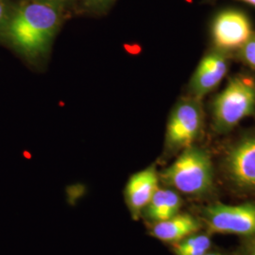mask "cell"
Instances as JSON below:
<instances>
[{
  "label": "cell",
  "mask_w": 255,
  "mask_h": 255,
  "mask_svg": "<svg viewBox=\"0 0 255 255\" xmlns=\"http://www.w3.org/2000/svg\"><path fill=\"white\" fill-rule=\"evenodd\" d=\"M60 22V5L46 0H26L10 10L0 37L20 54L35 59L49 48Z\"/></svg>",
  "instance_id": "cell-1"
},
{
  "label": "cell",
  "mask_w": 255,
  "mask_h": 255,
  "mask_svg": "<svg viewBox=\"0 0 255 255\" xmlns=\"http://www.w3.org/2000/svg\"><path fill=\"white\" fill-rule=\"evenodd\" d=\"M164 184L190 196H203L214 188V171L209 154L199 146H188L159 174Z\"/></svg>",
  "instance_id": "cell-2"
},
{
  "label": "cell",
  "mask_w": 255,
  "mask_h": 255,
  "mask_svg": "<svg viewBox=\"0 0 255 255\" xmlns=\"http://www.w3.org/2000/svg\"><path fill=\"white\" fill-rule=\"evenodd\" d=\"M214 128L228 132L248 117L255 114V81L248 76H237L213 102Z\"/></svg>",
  "instance_id": "cell-3"
},
{
  "label": "cell",
  "mask_w": 255,
  "mask_h": 255,
  "mask_svg": "<svg viewBox=\"0 0 255 255\" xmlns=\"http://www.w3.org/2000/svg\"><path fill=\"white\" fill-rule=\"evenodd\" d=\"M203 110L201 100L195 97L179 101L171 112L165 134V146L178 151L192 146L203 128Z\"/></svg>",
  "instance_id": "cell-4"
},
{
  "label": "cell",
  "mask_w": 255,
  "mask_h": 255,
  "mask_svg": "<svg viewBox=\"0 0 255 255\" xmlns=\"http://www.w3.org/2000/svg\"><path fill=\"white\" fill-rule=\"evenodd\" d=\"M201 213L202 220L211 234L255 236V202L239 205L216 203L204 207Z\"/></svg>",
  "instance_id": "cell-5"
},
{
  "label": "cell",
  "mask_w": 255,
  "mask_h": 255,
  "mask_svg": "<svg viewBox=\"0 0 255 255\" xmlns=\"http://www.w3.org/2000/svg\"><path fill=\"white\" fill-rule=\"evenodd\" d=\"M224 171L236 187L255 192V133L242 137L227 150Z\"/></svg>",
  "instance_id": "cell-6"
},
{
  "label": "cell",
  "mask_w": 255,
  "mask_h": 255,
  "mask_svg": "<svg viewBox=\"0 0 255 255\" xmlns=\"http://www.w3.org/2000/svg\"><path fill=\"white\" fill-rule=\"evenodd\" d=\"M253 34L246 14L237 9H226L215 17L212 36L218 50L228 52L241 48Z\"/></svg>",
  "instance_id": "cell-7"
},
{
  "label": "cell",
  "mask_w": 255,
  "mask_h": 255,
  "mask_svg": "<svg viewBox=\"0 0 255 255\" xmlns=\"http://www.w3.org/2000/svg\"><path fill=\"white\" fill-rule=\"evenodd\" d=\"M228 58L220 50L205 55L198 65L190 82L192 97L200 99L213 91L228 71Z\"/></svg>",
  "instance_id": "cell-8"
},
{
  "label": "cell",
  "mask_w": 255,
  "mask_h": 255,
  "mask_svg": "<svg viewBox=\"0 0 255 255\" xmlns=\"http://www.w3.org/2000/svg\"><path fill=\"white\" fill-rule=\"evenodd\" d=\"M159 174L154 165L133 174L125 187V199L133 219H137L159 188Z\"/></svg>",
  "instance_id": "cell-9"
},
{
  "label": "cell",
  "mask_w": 255,
  "mask_h": 255,
  "mask_svg": "<svg viewBox=\"0 0 255 255\" xmlns=\"http://www.w3.org/2000/svg\"><path fill=\"white\" fill-rule=\"evenodd\" d=\"M201 229V221L189 214H178L170 219L155 223L151 235L164 242L177 243L197 234Z\"/></svg>",
  "instance_id": "cell-10"
},
{
  "label": "cell",
  "mask_w": 255,
  "mask_h": 255,
  "mask_svg": "<svg viewBox=\"0 0 255 255\" xmlns=\"http://www.w3.org/2000/svg\"><path fill=\"white\" fill-rule=\"evenodd\" d=\"M182 206V199L171 189H161L155 192L143 214L146 219L158 223L178 215Z\"/></svg>",
  "instance_id": "cell-11"
},
{
  "label": "cell",
  "mask_w": 255,
  "mask_h": 255,
  "mask_svg": "<svg viewBox=\"0 0 255 255\" xmlns=\"http://www.w3.org/2000/svg\"><path fill=\"white\" fill-rule=\"evenodd\" d=\"M211 239L206 235H192L174 244L176 255H203L211 247Z\"/></svg>",
  "instance_id": "cell-12"
},
{
  "label": "cell",
  "mask_w": 255,
  "mask_h": 255,
  "mask_svg": "<svg viewBox=\"0 0 255 255\" xmlns=\"http://www.w3.org/2000/svg\"><path fill=\"white\" fill-rule=\"evenodd\" d=\"M238 50L241 61L255 70V33Z\"/></svg>",
  "instance_id": "cell-13"
},
{
  "label": "cell",
  "mask_w": 255,
  "mask_h": 255,
  "mask_svg": "<svg viewBox=\"0 0 255 255\" xmlns=\"http://www.w3.org/2000/svg\"><path fill=\"white\" fill-rule=\"evenodd\" d=\"M9 12H10V9H9L8 0H0V33L7 19L9 17Z\"/></svg>",
  "instance_id": "cell-14"
},
{
  "label": "cell",
  "mask_w": 255,
  "mask_h": 255,
  "mask_svg": "<svg viewBox=\"0 0 255 255\" xmlns=\"http://www.w3.org/2000/svg\"><path fill=\"white\" fill-rule=\"evenodd\" d=\"M114 0H84L86 7L92 9H103L107 8Z\"/></svg>",
  "instance_id": "cell-15"
},
{
  "label": "cell",
  "mask_w": 255,
  "mask_h": 255,
  "mask_svg": "<svg viewBox=\"0 0 255 255\" xmlns=\"http://www.w3.org/2000/svg\"><path fill=\"white\" fill-rule=\"evenodd\" d=\"M244 255H255V236L250 237L244 246Z\"/></svg>",
  "instance_id": "cell-16"
},
{
  "label": "cell",
  "mask_w": 255,
  "mask_h": 255,
  "mask_svg": "<svg viewBox=\"0 0 255 255\" xmlns=\"http://www.w3.org/2000/svg\"><path fill=\"white\" fill-rule=\"evenodd\" d=\"M46 1H49V2H52V3H55V4H57V5H62V4H64L65 2H67V1H69V0H46Z\"/></svg>",
  "instance_id": "cell-17"
},
{
  "label": "cell",
  "mask_w": 255,
  "mask_h": 255,
  "mask_svg": "<svg viewBox=\"0 0 255 255\" xmlns=\"http://www.w3.org/2000/svg\"><path fill=\"white\" fill-rule=\"evenodd\" d=\"M239 1H243V2L248 3V4H250V5L255 7V0H239Z\"/></svg>",
  "instance_id": "cell-18"
},
{
  "label": "cell",
  "mask_w": 255,
  "mask_h": 255,
  "mask_svg": "<svg viewBox=\"0 0 255 255\" xmlns=\"http://www.w3.org/2000/svg\"><path fill=\"white\" fill-rule=\"evenodd\" d=\"M219 255V254H217V253H208V252H207V253H206V254H205V255Z\"/></svg>",
  "instance_id": "cell-19"
}]
</instances>
